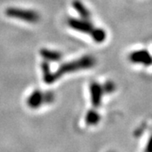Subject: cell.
I'll return each instance as SVG.
<instances>
[{
  "label": "cell",
  "instance_id": "7a4b0ae2",
  "mask_svg": "<svg viewBox=\"0 0 152 152\" xmlns=\"http://www.w3.org/2000/svg\"><path fill=\"white\" fill-rule=\"evenodd\" d=\"M5 14L7 16L22 20L28 23H36L40 19L37 12L18 8H9L5 10Z\"/></svg>",
  "mask_w": 152,
  "mask_h": 152
},
{
  "label": "cell",
  "instance_id": "9c48e42d",
  "mask_svg": "<svg viewBox=\"0 0 152 152\" xmlns=\"http://www.w3.org/2000/svg\"><path fill=\"white\" fill-rule=\"evenodd\" d=\"M90 35L91 36L93 41L97 43L103 42L107 38V33L103 29H101V28H93Z\"/></svg>",
  "mask_w": 152,
  "mask_h": 152
},
{
  "label": "cell",
  "instance_id": "5bb4252c",
  "mask_svg": "<svg viewBox=\"0 0 152 152\" xmlns=\"http://www.w3.org/2000/svg\"><path fill=\"white\" fill-rule=\"evenodd\" d=\"M109 152H114V151H109Z\"/></svg>",
  "mask_w": 152,
  "mask_h": 152
},
{
  "label": "cell",
  "instance_id": "5b68a950",
  "mask_svg": "<svg viewBox=\"0 0 152 152\" xmlns=\"http://www.w3.org/2000/svg\"><path fill=\"white\" fill-rule=\"evenodd\" d=\"M69 26L71 28L75 29L78 31H80L83 33H86L90 34L93 30V25L89 21V20L86 19H81V20H78V19H69Z\"/></svg>",
  "mask_w": 152,
  "mask_h": 152
},
{
  "label": "cell",
  "instance_id": "3957f363",
  "mask_svg": "<svg viewBox=\"0 0 152 152\" xmlns=\"http://www.w3.org/2000/svg\"><path fill=\"white\" fill-rule=\"evenodd\" d=\"M129 60L134 64L150 67L152 65V55L146 49H140L131 52Z\"/></svg>",
  "mask_w": 152,
  "mask_h": 152
},
{
  "label": "cell",
  "instance_id": "ba28073f",
  "mask_svg": "<svg viewBox=\"0 0 152 152\" xmlns=\"http://www.w3.org/2000/svg\"><path fill=\"white\" fill-rule=\"evenodd\" d=\"M100 120H101V116H100V114L98 113L95 109L90 110L86 113V123L89 126H96V125H97L99 124V122H100Z\"/></svg>",
  "mask_w": 152,
  "mask_h": 152
},
{
  "label": "cell",
  "instance_id": "277c9868",
  "mask_svg": "<svg viewBox=\"0 0 152 152\" xmlns=\"http://www.w3.org/2000/svg\"><path fill=\"white\" fill-rule=\"evenodd\" d=\"M91 92V101L94 107H98L102 104V100L103 96V88L97 82H92L90 86Z\"/></svg>",
  "mask_w": 152,
  "mask_h": 152
},
{
  "label": "cell",
  "instance_id": "30bf717a",
  "mask_svg": "<svg viewBox=\"0 0 152 152\" xmlns=\"http://www.w3.org/2000/svg\"><path fill=\"white\" fill-rule=\"evenodd\" d=\"M40 53L44 58L48 61H58L62 57L59 53L48 49H42Z\"/></svg>",
  "mask_w": 152,
  "mask_h": 152
},
{
  "label": "cell",
  "instance_id": "8fae6325",
  "mask_svg": "<svg viewBox=\"0 0 152 152\" xmlns=\"http://www.w3.org/2000/svg\"><path fill=\"white\" fill-rule=\"evenodd\" d=\"M42 71H43L44 75V80L47 84H52L55 82V80H57L55 77L54 74H52L50 68H49V64H48V62H43L42 64Z\"/></svg>",
  "mask_w": 152,
  "mask_h": 152
},
{
  "label": "cell",
  "instance_id": "52a82bcc",
  "mask_svg": "<svg viewBox=\"0 0 152 152\" xmlns=\"http://www.w3.org/2000/svg\"><path fill=\"white\" fill-rule=\"evenodd\" d=\"M73 7L75 10L79 15L82 17V19H86V20H89L91 17V13L89 10H87L86 7L83 4L80 0H74L73 2Z\"/></svg>",
  "mask_w": 152,
  "mask_h": 152
},
{
  "label": "cell",
  "instance_id": "8992f818",
  "mask_svg": "<svg viewBox=\"0 0 152 152\" xmlns=\"http://www.w3.org/2000/svg\"><path fill=\"white\" fill-rule=\"evenodd\" d=\"M43 103H45L44 93L41 92L40 91H35L27 99L28 106L31 108L37 109Z\"/></svg>",
  "mask_w": 152,
  "mask_h": 152
},
{
  "label": "cell",
  "instance_id": "4fadbf2b",
  "mask_svg": "<svg viewBox=\"0 0 152 152\" xmlns=\"http://www.w3.org/2000/svg\"><path fill=\"white\" fill-rule=\"evenodd\" d=\"M145 152H152V135L149 138L145 145Z\"/></svg>",
  "mask_w": 152,
  "mask_h": 152
},
{
  "label": "cell",
  "instance_id": "7c38bea8",
  "mask_svg": "<svg viewBox=\"0 0 152 152\" xmlns=\"http://www.w3.org/2000/svg\"><path fill=\"white\" fill-rule=\"evenodd\" d=\"M115 84L113 81H107L103 86V91L104 93H112L115 91Z\"/></svg>",
  "mask_w": 152,
  "mask_h": 152
},
{
  "label": "cell",
  "instance_id": "6da1fadb",
  "mask_svg": "<svg viewBox=\"0 0 152 152\" xmlns=\"http://www.w3.org/2000/svg\"><path fill=\"white\" fill-rule=\"evenodd\" d=\"M95 65H96V58L91 55H87V56L82 57L81 58L76 61L67 63L60 66L59 69L54 74V75L56 79L58 80L60 76H62L66 73H70V72L80 70V69H91Z\"/></svg>",
  "mask_w": 152,
  "mask_h": 152
}]
</instances>
